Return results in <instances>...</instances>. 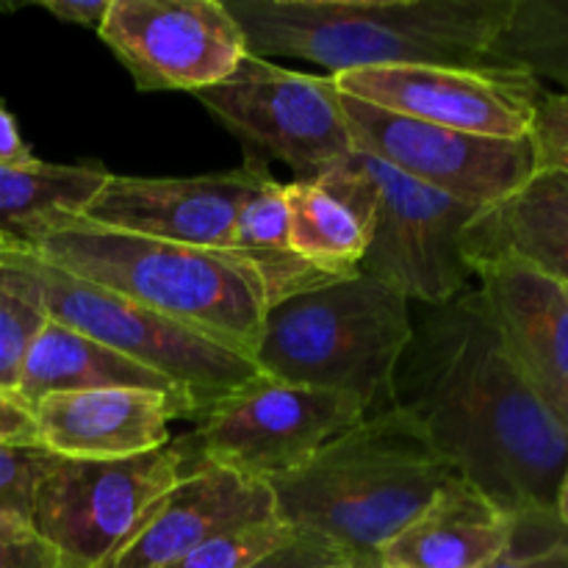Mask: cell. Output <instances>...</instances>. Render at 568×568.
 <instances>
[{
    "label": "cell",
    "instance_id": "cell-1",
    "mask_svg": "<svg viewBox=\"0 0 568 568\" xmlns=\"http://www.w3.org/2000/svg\"><path fill=\"white\" fill-rule=\"evenodd\" d=\"M394 405L494 505L555 510L568 422L508 353L477 288L414 311Z\"/></svg>",
    "mask_w": 568,
    "mask_h": 568
},
{
    "label": "cell",
    "instance_id": "cell-2",
    "mask_svg": "<svg viewBox=\"0 0 568 568\" xmlns=\"http://www.w3.org/2000/svg\"><path fill=\"white\" fill-rule=\"evenodd\" d=\"M261 59H303L327 75L399 64L491 67L514 0H225Z\"/></svg>",
    "mask_w": 568,
    "mask_h": 568
},
{
    "label": "cell",
    "instance_id": "cell-3",
    "mask_svg": "<svg viewBox=\"0 0 568 568\" xmlns=\"http://www.w3.org/2000/svg\"><path fill=\"white\" fill-rule=\"evenodd\" d=\"M458 471L403 408L364 416L292 475L272 480L277 519L369 568Z\"/></svg>",
    "mask_w": 568,
    "mask_h": 568
},
{
    "label": "cell",
    "instance_id": "cell-4",
    "mask_svg": "<svg viewBox=\"0 0 568 568\" xmlns=\"http://www.w3.org/2000/svg\"><path fill=\"white\" fill-rule=\"evenodd\" d=\"M33 255L253 361L266 316L258 277L231 253L109 231L87 220L44 233Z\"/></svg>",
    "mask_w": 568,
    "mask_h": 568
},
{
    "label": "cell",
    "instance_id": "cell-5",
    "mask_svg": "<svg viewBox=\"0 0 568 568\" xmlns=\"http://www.w3.org/2000/svg\"><path fill=\"white\" fill-rule=\"evenodd\" d=\"M410 338L414 303L358 272L266 311L253 364L272 381L349 394L372 416L394 408Z\"/></svg>",
    "mask_w": 568,
    "mask_h": 568
},
{
    "label": "cell",
    "instance_id": "cell-6",
    "mask_svg": "<svg viewBox=\"0 0 568 568\" xmlns=\"http://www.w3.org/2000/svg\"><path fill=\"white\" fill-rule=\"evenodd\" d=\"M0 288L37 308L44 320L170 377L192 394L200 410L261 377L247 355L220 347L111 288L70 275L26 247L0 244Z\"/></svg>",
    "mask_w": 568,
    "mask_h": 568
},
{
    "label": "cell",
    "instance_id": "cell-7",
    "mask_svg": "<svg viewBox=\"0 0 568 568\" xmlns=\"http://www.w3.org/2000/svg\"><path fill=\"white\" fill-rule=\"evenodd\" d=\"M192 466L183 442L133 458H59L39 486L31 525L75 566L109 568Z\"/></svg>",
    "mask_w": 568,
    "mask_h": 568
},
{
    "label": "cell",
    "instance_id": "cell-8",
    "mask_svg": "<svg viewBox=\"0 0 568 568\" xmlns=\"http://www.w3.org/2000/svg\"><path fill=\"white\" fill-rule=\"evenodd\" d=\"M364 416V405L349 394L261 375L200 410L189 453L194 464L272 483L308 464Z\"/></svg>",
    "mask_w": 568,
    "mask_h": 568
},
{
    "label": "cell",
    "instance_id": "cell-9",
    "mask_svg": "<svg viewBox=\"0 0 568 568\" xmlns=\"http://www.w3.org/2000/svg\"><path fill=\"white\" fill-rule=\"evenodd\" d=\"M194 98L227 131L283 161L297 181L316 178L355 153L342 92L327 72L311 75L244 53L225 81L200 89Z\"/></svg>",
    "mask_w": 568,
    "mask_h": 568
},
{
    "label": "cell",
    "instance_id": "cell-10",
    "mask_svg": "<svg viewBox=\"0 0 568 568\" xmlns=\"http://www.w3.org/2000/svg\"><path fill=\"white\" fill-rule=\"evenodd\" d=\"M375 189L372 236L358 272L416 305H442L475 288L464 231L480 209L458 203L372 155L358 153Z\"/></svg>",
    "mask_w": 568,
    "mask_h": 568
},
{
    "label": "cell",
    "instance_id": "cell-11",
    "mask_svg": "<svg viewBox=\"0 0 568 568\" xmlns=\"http://www.w3.org/2000/svg\"><path fill=\"white\" fill-rule=\"evenodd\" d=\"M355 153L372 155L392 170L471 205L494 209L514 197L538 172L530 136L494 139L408 120L342 94Z\"/></svg>",
    "mask_w": 568,
    "mask_h": 568
},
{
    "label": "cell",
    "instance_id": "cell-12",
    "mask_svg": "<svg viewBox=\"0 0 568 568\" xmlns=\"http://www.w3.org/2000/svg\"><path fill=\"white\" fill-rule=\"evenodd\" d=\"M98 37L139 92H200L225 81L247 39L225 0H111Z\"/></svg>",
    "mask_w": 568,
    "mask_h": 568
},
{
    "label": "cell",
    "instance_id": "cell-13",
    "mask_svg": "<svg viewBox=\"0 0 568 568\" xmlns=\"http://www.w3.org/2000/svg\"><path fill=\"white\" fill-rule=\"evenodd\" d=\"M338 92L392 114L494 139L530 136L547 89L503 67L399 64L342 72Z\"/></svg>",
    "mask_w": 568,
    "mask_h": 568
},
{
    "label": "cell",
    "instance_id": "cell-14",
    "mask_svg": "<svg viewBox=\"0 0 568 568\" xmlns=\"http://www.w3.org/2000/svg\"><path fill=\"white\" fill-rule=\"evenodd\" d=\"M258 164L194 178L111 175L83 216L92 225L231 253L239 211L270 181Z\"/></svg>",
    "mask_w": 568,
    "mask_h": 568
},
{
    "label": "cell",
    "instance_id": "cell-15",
    "mask_svg": "<svg viewBox=\"0 0 568 568\" xmlns=\"http://www.w3.org/2000/svg\"><path fill=\"white\" fill-rule=\"evenodd\" d=\"M277 519L270 483L194 464L150 508L142 530L109 568H166L194 549Z\"/></svg>",
    "mask_w": 568,
    "mask_h": 568
},
{
    "label": "cell",
    "instance_id": "cell-16",
    "mask_svg": "<svg viewBox=\"0 0 568 568\" xmlns=\"http://www.w3.org/2000/svg\"><path fill=\"white\" fill-rule=\"evenodd\" d=\"M39 442L59 458L116 460L153 453L170 444V422L197 419L186 394L105 388L50 394L31 408Z\"/></svg>",
    "mask_w": 568,
    "mask_h": 568
},
{
    "label": "cell",
    "instance_id": "cell-17",
    "mask_svg": "<svg viewBox=\"0 0 568 568\" xmlns=\"http://www.w3.org/2000/svg\"><path fill=\"white\" fill-rule=\"evenodd\" d=\"M471 275L508 353L568 422V288L516 255L475 261Z\"/></svg>",
    "mask_w": 568,
    "mask_h": 568
},
{
    "label": "cell",
    "instance_id": "cell-18",
    "mask_svg": "<svg viewBox=\"0 0 568 568\" xmlns=\"http://www.w3.org/2000/svg\"><path fill=\"white\" fill-rule=\"evenodd\" d=\"M292 247L333 277L358 275L372 236L375 189L358 153L308 181L286 183Z\"/></svg>",
    "mask_w": 568,
    "mask_h": 568
},
{
    "label": "cell",
    "instance_id": "cell-19",
    "mask_svg": "<svg viewBox=\"0 0 568 568\" xmlns=\"http://www.w3.org/2000/svg\"><path fill=\"white\" fill-rule=\"evenodd\" d=\"M514 514L453 477L383 549L381 568H486L505 549Z\"/></svg>",
    "mask_w": 568,
    "mask_h": 568
},
{
    "label": "cell",
    "instance_id": "cell-20",
    "mask_svg": "<svg viewBox=\"0 0 568 568\" xmlns=\"http://www.w3.org/2000/svg\"><path fill=\"white\" fill-rule=\"evenodd\" d=\"M464 253L469 270L516 255L568 288V175L538 170L514 197L480 211L464 231Z\"/></svg>",
    "mask_w": 568,
    "mask_h": 568
},
{
    "label": "cell",
    "instance_id": "cell-21",
    "mask_svg": "<svg viewBox=\"0 0 568 568\" xmlns=\"http://www.w3.org/2000/svg\"><path fill=\"white\" fill-rule=\"evenodd\" d=\"M105 388H144V392L186 394L170 377L59 325L44 320L31 338L14 399L31 408L50 394L105 392ZM192 397V394H186ZM200 408V405H197Z\"/></svg>",
    "mask_w": 568,
    "mask_h": 568
},
{
    "label": "cell",
    "instance_id": "cell-22",
    "mask_svg": "<svg viewBox=\"0 0 568 568\" xmlns=\"http://www.w3.org/2000/svg\"><path fill=\"white\" fill-rule=\"evenodd\" d=\"M111 172L103 164L0 166V244L31 247L70 220L83 216Z\"/></svg>",
    "mask_w": 568,
    "mask_h": 568
},
{
    "label": "cell",
    "instance_id": "cell-23",
    "mask_svg": "<svg viewBox=\"0 0 568 568\" xmlns=\"http://www.w3.org/2000/svg\"><path fill=\"white\" fill-rule=\"evenodd\" d=\"M292 216H288V192L286 183L270 181L244 203L239 211L236 227H233L231 255L253 270L264 288L266 308H275L277 303L297 294L311 292V288L327 286L333 281L331 272L308 264L300 258L292 247Z\"/></svg>",
    "mask_w": 568,
    "mask_h": 568
},
{
    "label": "cell",
    "instance_id": "cell-24",
    "mask_svg": "<svg viewBox=\"0 0 568 568\" xmlns=\"http://www.w3.org/2000/svg\"><path fill=\"white\" fill-rule=\"evenodd\" d=\"M488 64L568 92V0H514L488 50Z\"/></svg>",
    "mask_w": 568,
    "mask_h": 568
},
{
    "label": "cell",
    "instance_id": "cell-25",
    "mask_svg": "<svg viewBox=\"0 0 568 568\" xmlns=\"http://www.w3.org/2000/svg\"><path fill=\"white\" fill-rule=\"evenodd\" d=\"M486 568H568V530L555 510L514 514L510 538Z\"/></svg>",
    "mask_w": 568,
    "mask_h": 568
},
{
    "label": "cell",
    "instance_id": "cell-26",
    "mask_svg": "<svg viewBox=\"0 0 568 568\" xmlns=\"http://www.w3.org/2000/svg\"><path fill=\"white\" fill-rule=\"evenodd\" d=\"M55 460L44 444H0V519L31 525L39 486Z\"/></svg>",
    "mask_w": 568,
    "mask_h": 568
},
{
    "label": "cell",
    "instance_id": "cell-27",
    "mask_svg": "<svg viewBox=\"0 0 568 568\" xmlns=\"http://www.w3.org/2000/svg\"><path fill=\"white\" fill-rule=\"evenodd\" d=\"M292 532V527L283 525V521H270V525L253 527V530L216 538V541L194 549L192 555L175 560L166 568H250L255 560L281 547Z\"/></svg>",
    "mask_w": 568,
    "mask_h": 568
},
{
    "label": "cell",
    "instance_id": "cell-28",
    "mask_svg": "<svg viewBox=\"0 0 568 568\" xmlns=\"http://www.w3.org/2000/svg\"><path fill=\"white\" fill-rule=\"evenodd\" d=\"M42 322L44 316L37 308L0 288V392L14 397L22 361Z\"/></svg>",
    "mask_w": 568,
    "mask_h": 568
},
{
    "label": "cell",
    "instance_id": "cell-29",
    "mask_svg": "<svg viewBox=\"0 0 568 568\" xmlns=\"http://www.w3.org/2000/svg\"><path fill=\"white\" fill-rule=\"evenodd\" d=\"M538 170L568 175V92H544L530 128Z\"/></svg>",
    "mask_w": 568,
    "mask_h": 568
},
{
    "label": "cell",
    "instance_id": "cell-30",
    "mask_svg": "<svg viewBox=\"0 0 568 568\" xmlns=\"http://www.w3.org/2000/svg\"><path fill=\"white\" fill-rule=\"evenodd\" d=\"M250 568H369L316 532L294 530L281 547L272 549Z\"/></svg>",
    "mask_w": 568,
    "mask_h": 568
},
{
    "label": "cell",
    "instance_id": "cell-31",
    "mask_svg": "<svg viewBox=\"0 0 568 568\" xmlns=\"http://www.w3.org/2000/svg\"><path fill=\"white\" fill-rule=\"evenodd\" d=\"M0 568H81L50 547L31 525L0 519Z\"/></svg>",
    "mask_w": 568,
    "mask_h": 568
},
{
    "label": "cell",
    "instance_id": "cell-32",
    "mask_svg": "<svg viewBox=\"0 0 568 568\" xmlns=\"http://www.w3.org/2000/svg\"><path fill=\"white\" fill-rule=\"evenodd\" d=\"M0 444H42L31 410L0 392Z\"/></svg>",
    "mask_w": 568,
    "mask_h": 568
},
{
    "label": "cell",
    "instance_id": "cell-33",
    "mask_svg": "<svg viewBox=\"0 0 568 568\" xmlns=\"http://www.w3.org/2000/svg\"><path fill=\"white\" fill-rule=\"evenodd\" d=\"M50 17L67 22V26H83L98 31L111 9V0H39Z\"/></svg>",
    "mask_w": 568,
    "mask_h": 568
},
{
    "label": "cell",
    "instance_id": "cell-34",
    "mask_svg": "<svg viewBox=\"0 0 568 568\" xmlns=\"http://www.w3.org/2000/svg\"><path fill=\"white\" fill-rule=\"evenodd\" d=\"M33 161L37 155H33L31 144L22 139L14 114L6 109V103H0V166H26Z\"/></svg>",
    "mask_w": 568,
    "mask_h": 568
},
{
    "label": "cell",
    "instance_id": "cell-35",
    "mask_svg": "<svg viewBox=\"0 0 568 568\" xmlns=\"http://www.w3.org/2000/svg\"><path fill=\"white\" fill-rule=\"evenodd\" d=\"M555 514H558V519L564 521V527L568 530V464L558 483V494H555Z\"/></svg>",
    "mask_w": 568,
    "mask_h": 568
},
{
    "label": "cell",
    "instance_id": "cell-36",
    "mask_svg": "<svg viewBox=\"0 0 568 568\" xmlns=\"http://www.w3.org/2000/svg\"><path fill=\"white\" fill-rule=\"evenodd\" d=\"M14 9V6H6V3H0V14H3V11H11Z\"/></svg>",
    "mask_w": 568,
    "mask_h": 568
}]
</instances>
